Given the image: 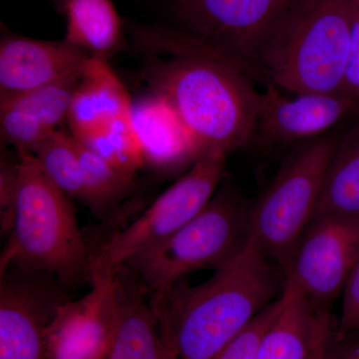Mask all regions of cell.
I'll list each match as a JSON object with an SVG mask.
<instances>
[{
	"label": "cell",
	"instance_id": "5bb4252c",
	"mask_svg": "<svg viewBox=\"0 0 359 359\" xmlns=\"http://www.w3.org/2000/svg\"><path fill=\"white\" fill-rule=\"evenodd\" d=\"M118 314L106 359H169L148 290L126 264L114 273Z\"/></svg>",
	"mask_w": 359,
	"mask_h": 359
},
{
	"label": "cell",
	"instance_id": "30bf717a",
	"mask_svg": "<svg viewBox=\"0 0 359 359\" xmlns=\"http://www.w3.org/2000/svg\"><path fill=\"white\" fill-rule=\"evenodd\" d=\"M82 299L59 302L46 327L48 359H106L118 314L114 275L96 276Z\"/></svg>",
	"mask_w": 359,
	"mask_h": 359
},
{
	"label": "cell",
	"instance_id": "2e32d148",
	"mask_svg": "<svg viewBox=\"0 0 359 359\" xmlns=\"http://www.w3.org/2000/svg\"><path fill=\"white\" fill-rule=\"evenodd\" d=\"M132 104L124 85L105 58L90 56L82 67L68 113L72 136L81 140L100 131L130 114Z\"/></svg>",
	"mask_w": 359,
	"mask_h": 359
},
{
	"label": "cell",
	"instance_id": "7c38bea8",
	"mask_svg": "<svg viewBox=\"0 0 359 359\" xmlns=\"http://www.w3.org/2000/svg\"><path fill=\"white\" fill-rule=\"evenodd\" d=\"M88 52L67 40L4 37L0 45L1 97L18 95L65 79L82 69Z\"/></svg>",
	"mask_w": 359,
	"mask_h": 359
},
{
	"label": "cell",
	"instance_id": "484cf974",
	"mask_svg": "<svg viewBox=\"0 0 359 359\" xmlns=\"http://www.w3.org/2000/svg\"><path fill=\"white\" fill-rule=\"evenodd\" d=\"M337 330L342 334L359 332V256L342 292L341 316Z\"/></svg>",
	"mask_w": 359,
	"mask_h": 359
},
{
	"label": "cell",
	"instance_id": "9c48e42d",
	"mask_svg": "<svg viewBox=\"0 0 359 359\" xmlns=\"http://www.w3.org/2000/svg\"><path fill=\"white\" fill-rule=\"evenodd\" d=\"M294 0H187L182 16L195 33L250 77L263 75L257 52ZM266 81V80H264Z\"/></svg>",
	"mask_w": 359,
	"mask_h": 359
},
{
	"label": "cell",
	"instance_id": "52a82bcc",
	"mask_svg": "<svg viewBox=\"0 0 359 359\" xmlns=\"http://www.w3.org/2000/svg\"><path fill=\"white\" fill-rule=\"evenodd\" d=\"M226 155L201 156L188 173L165 191L133 223L112 236L92 256L90 275L108 276L130 259L164 242L195 218L214 197Z\"/></svg>",
	"mask_w": 359,
	"mask_h": 359
},
{
	"label": "cell",
	"instance_id": "f1b7e54d",
	"mask_svg": "<svg viewBox=\"0 0 359 359\" xmlns=\"http://www.w3.org/2000/svg\"><path fill=\"white\" fill-rule=\"evenodd\" d=\"M325 359H359V332L342 334L335 325L328 339Z\"/></svg>",
	"mask_w": 359,
	"mask_h": 359
},
{
	"label": "cell",
	"instance_id": "e0dca14e",
	"mask_svg": "<svg viewBox=\"0 0 359 359\" xmlns=\"http://www.w3.org/2000/svg\"><path fill=\"white\" fill-rule=\"evenodd\" d=\"M283 304L264 335L256 359H304L335 320L325 306H316L285 280Z\"/></svg>",
	"mask_w": 359,
	"mask_h": 359
},
{
	"label": "cell",
	"instance_id": "4fadbf2b",
	"mask_svg": "<svg viewBox=\"0 0 359 359\" xmlns=\"http://www.w3.org/2000/svg\"><path fill=\"white\" fill-rule=\"evenodd\" d=\"M0 287V359H48L45 332L59 302L8 271Z\"/></svg>",
	"mask_w": 359,
	"mask_h": 359
},
{
	"label": "cell",
	"instance_id": "9a60e30c",
	"mask_svg": "<svg viewBox=\"0 0 359 359\" xmlns=\"http://www.w3.org/2000/svg\"><path fill=\"white\" fill-rule=\"evenodd\" d=\"M131 116L145 164L159 171H174L200 157L192 136L161 97L153 93L138 99L132 104Z\"/></svg>",
	"mask_w": 359,
	"mask_h": 359
},
{
	"label": "cell",
	"instance_id": "603a6c76",
	"mask_svg": "<svg viewBox=\"0 0 359 359\" xmlns=\"http://www.w3.org/2000/svg\"><path fill=\"white\" fill-rule=\"evenodd\" d=\"M77 143L86 193L85 204L96 214L103 215L129 192L133 178L118 171L80 142Z\"/></svg>",
	"mask_w": 359,
	"mask_h": 359
},
{
	"label": "cell",
	"instance_id": "ffe728a7",
	"mask_svg": "<svg viewBox=\"0 0 359 359\" xmlns=\"http://www.w3.org/2000/svg\"><path fill=\"white\" fill-rule=\"evenodd\" d=\"M77 141L130 178L145 165L131 113Z\"/></svg>",
	"mask_w": 359,
	"mask_h": 359
},
{
	"label": "cell",
	"instance_id": "ba28073f",
	"mask_svg": "<svg viewBox=\"0 0 359 359\" xmlns=\"http://www.w3.org/2000/svg\"><path fill=\"white\" fill-rule=\"evenodd\" d=\"M358 256L359 219L314 217L283 264V278L327 308L342 294Z\"/></svg>",
	"mask_w": 359,
	"mask_h": 359
},
{
	"label": "cell",
	"instance_id": "83f0119b",
	"mask_svg": "<svg viewBox=\"0 0 359 359\" xmlns=\"http://www.w3.org/2000/svg\"><path fill=\"white\" fill-rule=\"evenodd\" d=\"M18 164L11 165L2 161L0 176V211H1V231L11 233L13 226L16 192H18Z\"/></svg>",
	"mask_w": 359,
	"mask_h": 359
},
{
	"label": "cell",
	"instance_id": "4316f807",
	"mask_svg": "<svg viewBox=\"0 0 359 359\" xmlns=\"http://www.w3.org/2000/svg\"><path fill=\"white\" fill-rule=\"evenodd\" d=\"M344 92L359 110V0H351V43Z\"/></svg>",
	"mask_w": 359,
	"mask_h": 359
},
{
	"label": "cell",
	"instance_id": "7402d4cb",
	"mask_svg": "<svg viewBox=\"0 0 359 359\" xmlns=\"http://www.w3.org/2000/svg\"><path fill=\"white\" fill-rule=\"evenodd\" d=\"M81 70L65 79L32 91L1 97L0 107L23 111L36 118L47 128L57 130L59 125L67 120L71 101L79 82Z\"/></svg>",
	"mask_w": 359,
	"mask_h": 359
},
{
	"label": "cell",
	"instance_id": "8992f818",
	"mask_svg": "<svg viewBox=\"0 0 359 359\" xmlns=\"http://www.w3.org/2000/svg\"><path fill=\"white\" fill-rule=\"evenodd\" d=\"M339 138L327 133L302 142L250 208V242L280 268L316 216Z\"/></svg>",
	"mask_w": 359,
	"mask_h": 359
},
{
	"label": "cell",
	"instance_id": "f546056e",
	"mask_svg": "<svg viewBox=\"0 0 359 359\" xmlns=\"http://www.w3.org/2000/svg\"><path fill=\"white\" fill-rule=\"evenodd\" d=\"M335 325H337V321L330 330H327V332H323V334L318 337V339L316 340V344H313V346L311 347V351L308 353V355L306 356L304 359H325V353H327V347L328 339H330V334H332V330H334Z\"/></svg>",
	"mask_w": 359,
	"mask_h": 359
},
{
	"label": "cell",
	"instance_id": "277c9868",
	"mask_svg": "<svg viewBox=\"0 0 359 359\" xmlns=\"http://www.w3.org/2000/svg\"><path fill=\"white\" fill-rule=\"evenodd\" d=\"M13 226L0 257V275L11 266L48 273L66 285L89 280L92 256L69 196L42 171L34 156L20 153Z\"/></svg>",
	"mask_w": 359,
	"mask_h": 359
},
{
	"label": "cell",
	"instance_id": "d4e9b609",
	"mask_svg": "<svg viewBox=\"0 0 359 359\" xmlns=\"http://www.w3.org/2000/svg\"><path fill=\"white\" fill-rule=\"evenodd\" d=\"M282 304L280 294L212 359H256L264 335L278 316Z\"/></svg>",
	"mask_w": 359,
	"mask_h": 359
},
{
	"label": "cell",
	"instance_id": "7a4b0ae2",
	"mask_svg": "<svg viewBox=\"0 0 359 359\" xmlns=\"http://www.w3.org/2000/svg\"><path fill=\"white\" fill-rule=\"evenodd\" d=\"M144 74L153 93L188 130L201 156H228L256 135L261 93L237 66L204 56H173L152 61Z\"/></svg>",
	"mask_w": 359,
	"mask_h": 359
},
{
	"label": "cell",
	"instance_id": "5b68a950",
	"mask_svg": "<svg viewBox=\"0 0 359 359\" xmlns=\"http://www.w3.org/2000/svg\"><path fill=\"white\" fill-rule=\"evenodd\" d=\"M249 216L244 200L224 187L174 235L124 264L148 292L162 294L183 276L199 269L221 268L237 256L249 240Z\"/></svg>",
	"mask_w": 359,
	"mask_h": 359
},
{
	"label": "cell",
	"instance_id": "d6986e66",
	"mask_svg": "<svg viewBox=\"0 0 359 359\" xmlns=\"http://www.w3.org/2000/svg\"><path fill=\"white\" fill-rule=\"evenodd\" d=\"M65 11L71 44L105 58L121 43L122 20L111 0H65Z\"/></svg>",
	"mask_w": 359,
	"mask_h": 359
},
{
	"label": "cell",
	"instance_id": "8fae6325",
	"mask_svg": "<svg viewBox=\"0 0 359 359\" xmlns=\"http://www.w3.org/2000/svg\"><path fill=\"white\" fill-rule=\"evenodd\" d=\"M290 94L273 83L261 93L256 134L269 143L311 140L359 113L344 92Z\"/></svg>",
	"mask_w": 359,
	"mask_h": 359
},
{
	"label": "cell",
	"instance_id": "ac0fdd59",
	"mask_svg": "<svg viewBox=\"0 0 359 359\" xmlns=\"http://www.w3.org/2000/svg\"><path fill=\"white\" fill-rule=\"evenodd\" d=\"M359 219V122L340 136L316 216Z\"/></svg>",
	"mask_w": 359,
	"mask_h": 359
},
{
	"label": "cell",
	"instance_id": "6da1fadb",
	"mask_svg": "<svg viewBox=\"0 0 359 359\" xmlns=\"http://www.w3.org/2000/svg\"><path fill=\"white\" fill-rule=\"evenodd\" d=\"M278 271L248 240L244 249L196 287L152 294L164 346L173 359H212L283 292Z\"/></svg>",
	"mask_w": 359,
	"mask_h": 359
},
{
	"label": "cell",
	"instance_id": "44dd1931",
	"mask_svg": "<svg viewBox=\"0 0 359 359\" xmlns=\"http://www.w3.org/2000/svg\"><path fill=\"white\" fill-rule=\"evenodd\" d=\"M42 171L70 198L85 203L86 193L82 177L78 143L72 135L58 131L51 134L34 154Z\"/></svg>",
	"mask_w": 359,
	"mask_h": 359
},
{
	"label": "cell",
	"instance_id": "4dcf8cb0",
	"mask_svg": "<svg viewBox=\"0 0 359 359\" xmlns=\"http://www.w3.org/2000/svg\"><path fill=\"white\" fill-rule=\"evenodd\" d=\"M169 359H173L171 358V355H170V354H169Z\"/></svg>",
	"mask_w": 359,
	"mask_h": 359
},
{
	"label": "cell",
	"instance_id": "cb8c5ba5",
	"mask_svg": "<svg viewBox=\"0 0 359 359\" xmlns=\"http://www.w3.org/2000/svg\"><path fill=\"white\" fill-rule=\"evenodd\" d=\"M2 138L20 153L34 154L37 148L56 130L44 126L36 118L23 111L0 107Z\"/></svg>",
	"mask_w": 359,
	"mask_h": 359
},
{
	"label": "cell",
	"instance_id": "3957f363",
	"mask_svg": "<svg viewBox=\"0 0 359 359\" xmlns=\"http://www.w3.org/2000/svg\"><path fill=\"white\" fill-rule=\"evenodd\" d=\"M351 0H294L259 47L255 65L289 93H339L351 43Z\"/></svg>",
	"mask_w": 359,
	"mask_h": 359
}]
</instances>
